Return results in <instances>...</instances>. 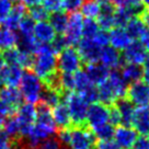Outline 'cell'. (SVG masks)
<instances>
[{
    "label": "cell",
    "mask_w": 149,
    "mask_h": 149,
    "mask_svg": "<svg viewBox=\"0 0 149 149\" xmlns=\"http://www.w3.org/2000/svg\"><path fill=\"white\" fill-rule=\"evenodd\" d=\"M77 52L81 57L82 63L90 64L97 63L99 61V56L101 52V47L93 41L92 38H84L82 37L77 44Z\"/></svg>",
    "instance_id": "11"
},
{
    "label": "cell",
    "mask_w": 149,
    "mask_h": 149,
    "mask_svg": "<svg viewBox=\"0 0 149 149\" xmlns=\"http://www.w3.org/2000/svg\"><path fill=\"white\" fill-rule=\"evenodd\" d=\"M19 91L21 93L22 100H25L26 103L37 104L41 102L42 93L44 91V82L32 71L26 70L23 72L22 79L19 84Z\"/></svg>",
    "instance_id": "3"
},
{
    "label": "cell",
    "mask_w": 149,
    "mask_h": 149,
    "mask_svg": "<svg viewBox=\"0 0 149 149\" xmlns=\"http://www.w3.org/2000/svg\"><path fill=\"white\" fill-rule=\"evenodd\" d=\"M139 40V43L144 46V48L147 52H149V28L146 26L143 33L140 34V36L138 37Z\"/></svg>",
    "instance_id": "49"
},
{
    "label": "cell",
    "mask_w": 149,
    "mask_h": 149,
    "mask_svg": "<svg viewBox=\"0 0 149 149\" xmlns=\"http://www.w3.org/2000/svg\"><path fill=\"white\" fill-rule=\"evenodd\" d=\"M84 0H64V10L68 12H76L80 9Z\"/></svg>",
    "instance_id": "45"
},
{
    "label": "cell",
    "mask_w": 149,
    "mask_h": 149,
    "mask_svg": "<svg viewBox=\"0 0 149 149\" xmlns=\"http://www.w3.org/2000/svg\"><path fill=\"white\" fill-rule=\"evenodd\" d=\"M48 22L52 25V28L54 29L56 34H64L67 26V22H68V15L63 10L53 12L48 17Z\"/></svg>",
    "instance_id": "29"
},
{
    "label": "cell",
    "mask_w": 149,
    "mask_h": 149,
    "mask_svg": "<svg viewBox=\"0 0 149 149\" xmlns=\"http://www.w3.org/2000/svg\"><path fill=\"white\" fill-rule=\"evenodd\" d=\"M10 1H12V2H13V1H14V0H10Z\"/></svg>",
    "instance_id": "59"
},
{
    "label": "cell",
    "mask_w": 149,
    "mask_h": 149,
    "mask_svg": "<svg viewBox=\"0 0 149 149\" xmlns=\"http://www.w3.org/2000/svg\"><path fill=\"white\" fill-rule=\"evenodd\" d=\"M23 68L13 64H6L0 72V86L18 88L23 76Z\"/></svg>",
    "instance_id": "13"
},
{
    "label": "cell",
    "mask_w": 149,
    "mask_h": 149,
    "mask_svg": "<svg viewBox=\"0 0 149 149\" xmlns=\"http://www.w3.org/2000/svg\"><path fill=\"white\" fill-rule=\"evenodd\" d=\"M3 122H5V118L0 116V134H1V132H2V127H3Z\"/></svg>",
    "instance_id": "56"
},
{
    "label": "cell",
    "mask_w": 149,
    "mask_h": 149,
    "mask_svg": "<svg viewBox=\"0 0 149 149\" xmlns=\"http://www.w3.org/2000/svg\"><path fill=\"white\" fill-rule=\"evenodd\" d=\"M13 7V2L10 0H0V26L3 25L10 11Z\"/></svg>",
    "instance_id": "41"
},
{
    "label": "cell",
    "mask_w": 149,
    "mask_h": 149,
    "mask_svg": "<svg viewBox=\"0 0 149 149\" xmlns=\"http://www.w3.org/2000/svg\"><path fill=\"white\" fill-rule=\"evenodd\" d=\"M148 56L147 51L139 42H132L123 51L122 59L128 63V64H136V65H143Z\"/></svg>",
    "instance_id": "14"
},
{
    "label": "cell",
    "mask_w": 149,
    "mask_h": 149,
    "mask_svg": "<svg viewBox=\"0 0 149 149\" xmlns=\"http://www.w3.org/2000/svg\"><path fill=\"white\" fill-rule=\"evenodd\" d=\"M14 110L13 107H11L9 104H7L5 101H2L1 99H0V116L6 118V117L10 116V115H12L14 113Z\"/></svg>",
    "instance_id": "48"
},
{
    "label": "cell",
    "mask_w": 149,
    "mask_h": 149,
    "mask_svg": "<svg viewBox=\"0 0 149 149\" xmlns=\"http://www.w3.org/2000/svg\"><path fill=\"white\" fill-rule=\"evenodd\" d=\"M92 40L97 43L101 48L104 46H107V45H109V33H107V31H103V30L100 29V31L92 37Z\"/></svg>",
    "instance_id": "44"
},
{
    "label": "cell",
    "mask_w": 149,
    "mask_h": 149,
    "mask_svg": "<svg viewBox=\"0 0 149 149\" xmlns=\"http://www.w3.org/2000/svg\"><path fill=\"white\" fill-rule=\"evenodd\" d=\"M61 100H63V92L56 90V89L45 87L42 93V98H41V102L40 103H43L44 105H46L47 107H49L52 110L58 103H61Z\"/></svg>",
    "instance_id": "28"
},
{
    "label": "cell",
    "mask_w": 149,
    "mask_h": 149,
    "mask_svg": "<svg viewBox=\"0 0 149 149\" xmlns=\"http://www.w3.org/2000/svg\"><path fill=\"white\" fill-rule=\"evenodd\" d=\"M92 149H97V148H95V147H93V148Z\"/></svg>",
    "instance_id": "58"
},
{
    "label": "cell",
    "mask_w": 149,
    "mask_h": 149,
    "mask_svg": "<svg viewBox=\"0 0 149 149\" xmlns=\"http://www.w3.org/2000/svg\"><path fill=\"white\" fill-rule=\"evenodd\" d=\"M0 99L5 101L7 104H9L14 110L21 104L22 102V97L18 88L14 87H7L3 86L0 88Z\"/></svg>",
    "instance_id": "27"
},
{
    "label": "cell",
    "mask_w": 149,
    "mask_h": 149,
    "mask_svg": "<svg viewBox=\"0 0 149 149\" xmlns=\"http://www.w3.org/2000/svg\"><path fill=\"white\" fill-rule=\"evenodd\" d=\"M52 115H53L54 122L58 128L63 130V128H69L72 126L68 109L65 103L63 102V100L61 103H58L56 107L52 109Z\"/></svg>",
    "instance_id": "24"
},
{
    "label": "cell",
    "mask_w": 149,
    "mask_h": 149,
    "mask_svg": "<svg viewBox=\"0 0 149 149\" xmlns=\"http://www.w3.org/2000/svg\"><path fill=\"white\" fill-rule=\"evenodd\" d=\"M132 43V38L124 28H113L109 33V45L117 51H124Z\"/></svg>",
    "instance_id": "17"
},
{
    "label": "cell",
    "mask_w": 149,
    "mask_h": 149,
    "mask_svg": "<svg viewBox=\"0 0 149 149\" xmlns=\"http://www.w3.org/2000/svg\"><path fill=\"white\" fill-rule=\"evenodd\" d=\"M121 67L122 70L120 74L127 84H134L137 81H141V79H143V67H141V65L125 63Z\"/></svg>",
    "instance_id": "26"
},
{
    "label": "cell",
    "mask_w": 149,
    "mask_h": 149,
    "mask_svg": "<svg viewBox=\"0 0 149 149\" xmlns=\"http://www.w3.org/2000/svg\"><path fill=\"white\" fill-rule=\"evenodd\" d=\"M107 82L109 84L110 89H111L113 95H114L115 101L125 97L126 90H127L128 86H127V82L123 79V77L121 76L120 71H117V70L110 71V74H109V78L107 79Z\"/></svg>",
    "instance_id": "19"
},
{
    "label": "cell",
    "mask_w": 149,
    "mask_h": 149,
    "mask_svg": "<svg viewBox=\"0 0 149 149\" xmlns=\"http://www.w3.org/2000/svg\"><path fill=\"white\" fill-rule=\"evenodd\" d=\"M125 98L133 105L147 107L149 104V86L144 81H137L127 87Z\"/></svg>",
    "instance_id": "9"
},
{
    "label": "cell",
    "mask_w": 149,
    "mask_h": 149,
    "mask_svg": "<svg viewBox=\"0 0 149 149\" xmlns=\"http://www.w3.org/2000/svg\"><path fill=\"white\" fill-rule=\"evenodd\" d=\"M63 102L68 109L72 126L86 125L87 111L89 104L84 101L82 97L76 91H67L63 93Z\"/></svg>",
    "instance_id": "4"
},
{
    "label": "cell",
    "mask_w": 149,
    "mask_h": 149,
    "mask_svg": "<svg viewBox=\"0 0 149 149\" xmlns=\"http://www.w3.org/2000/svg\"><path fill=\"white\" fill-rule=\"evenodd\" d=\"M6 66V63L3 61V58H2V56L0 55V72H1V70L3 69V67Z\"/></svg>",
    "instance_id": "55"
},
{
    "label": "cell",
    "mask_w": 149,
    "mask_h": 149,
    "mask_svg": "<svg viewBox=\"0 0 149 149\" xmlns=\"http://www.w3.org/2000/svg\"><path fill=\"white\" fill-rule=\"evenodd\" d=\"M1 133L10 140L20 137V124H19L17 117L14 116L13 114L5 118L3 127H2Z\"/></svg>",
    "instance_id": "31"
},
{
    "label": "cell",
    "mask_w": 149,
    "mask_h": 149,
    "mask_svg": "<svg viewBox=\"0 0 149 149\" xmlns=\"http://www.w3.org/2000/svg\"><path fill=\"white\" fill-rule=\"evenodd\" d=\"M143 5L146 7H149V0H143Z\"/></svg>",
    "instance_id": "57"
},
{
    "label": "cell",
    "mask_w": 149,
    "mask_h": 149,
    "mask_svg": "<svg viewBox=\"0 0 149 149\" xmlns=\"http://www.w3.org/2000/svg\"><path fill=\"white\" fill-rule=\"evenodd\" d=\"M97 149H120V147L116 145V143L113 139L109 140H97L95 143Z\"/></svg>",
    "instance_id": "47"
},
{
    "label": "cell",
    "mask_w": 149,
    "mask_h": 149,
    "mask_svg": "<svg viewBox=\"0 0 149 149\" xmlns=\"http://www.w3.org/2000/svg\"><path fill=\"white\" fill-rule=\"evenodd\" d=\"M81 57L74 47L68 46L58 53L57 70L61 74H74L81 68Z\"/></svg>",
    "instance_id": "6"
},
{
    "label": "cell",
    "mask_w": 149,
    "mask_h": 149,
    "mask_svg": "<svg viewBox=\"0 0 149 149\" xmlns=\"http://www.w3.org/2000/svg\"><path fill=\"white\" fill-rule=\"evenodd\" d=\"M34 25H35V22L26 14L21 20V22H20L18 29H17L19 31L18 35L19 36H30V35H33Z\"/></svg>",
    "instance_id": "39"
},
{
    "label": "cell",
    "mask_w": 149,
    "mask_h": 149,
    "mask_svg": "<svg viewBox=\"0 0 149 149\" xmlns=\"http://www.w3.org/2000/svg\"><path fill=\"white\" fill-rule=\"evenodd\" d=\"M100 31L97 20L94 19H84L82 24V37L84 38H92Z\"/></svg>",
    "instance_id": "37"
},
{
    "label": "cell",
    "mask_w": 149,
    "mask_h": 149,
    "mask_svg": "<svg viewBox=\"0 0 149 149\" xmlns=\"http://www.w3.org/2000/svg\"><path fill=\"white\" fill-rule=\"evenodd\" d=\"M20 3H22L25 8H31L34 6L41 5V0H20Z\"/></svg>",
    "instance_id": "53"
},
{
    "label": "cell",
    "mask_w": 149,
    "mask_h": 149,
    "mask_svg": "<svg viewBox=\"0 0 149 149\" xmlns=\"http://www.w3.org/2000/svg\"><path fill=\"white\" fill-rule=\"evenodd\" d=\"M111 2L115 8L116 7H123V6H125V0H111Z\"/></svg>",
    "instance_id": "54"
},
{
    "label": "cell",
    "mask_w": 149,
    "mask_h": 149,
    "mask_svg": "<svg viewBox=\"0 0 149 149\" xmlns=\"http://www.w3.org/2000/svg\"><path fill=\"white\" fill-rule=\"evenodd\" d=\"M92 134L94 135L97 140H109L113 138L114 135V126L110 123H105L102 125L95 126L93 128H90Z\"/></svg>",
    "instance_id": "36"
},
{
    "label": "cell",
    "mask_w": 149,
    "mask_h": 149,
    "mask_svg": "<svg viewBox=\"0 0 149 149\" xmlns=\"http://www.w3.org/2000/svg\"><path fill=\"white\" fill-rule=\"evenodd\" d=\"M0 149H14L11 140L8 139L2 133L0 134Z\"/></svg>",
    "instance_id": "50"
},
{
    "label": "cell",
    "mask_w": 149,
    "mask_h": 149,
    "mask_svg": "<svg viewBox=\"0 0 149 149\" xmlns=\"http://www.w3.org/2000/svg\"><path fill=\"white\" fill-rule=\"evenodd\" d=\"M19 41V35L15 31L9 30V29L0 28V48L1 49H10L17 47Z\"/></svg>",
    "instance_id": "30"
},
{
    "label": "cell",
    "mask_w": 149,
    "mask_h": 149,
    "mask_svg": "<svg viewBox=\"0 0 149 149\" xmlns=\"http://www.w3.org/2000/svg\"><path fill=\"white\" fill-rule=\"evenodd\" d=\"M33 35L38 43L51 44L57 34L48 21H41V22H36L34 25Z\"/></svg>",
    "instance_id": "21"
},
{
    "label": "cell",
    "mask_w": 149,
    "mask_h": 149,
    "mask_svg": "<svg viewBox=\"0 0 149 149\" xmlns=\"http://www.w3.org/2000/svg\"><path fill=\"white\" fill-rule=\"evenodd\" d=\"M80 13L84 19H94L97 20V18L100 14V3L97 0H84V2L82 6L80 7Z\"/></svg>",
    "instance_id": "35"
},
{
    "label": "cell",
    "mask_w": 149,
    "mask_h": 149,
    "mask_svg": "<svg viewBox=\"0 0 149 149\" xmlns=\"http://www.w3.org/2000/svg\"><path fill=\"white\" fill-rule=\"evenodd\" d=\"M99 61L107 69L116 70L118 67L122 66L123 59H122L120 52L110 45H107V46L102 47V49L100 52V56H99Z\"/></svg>",
    "instance_id": "16"
},
{
    "label": "cell",
    "mask_w": 149,
    "mask_h": 149,
    "mask_svg": "<svg viewBox=\"0 0 149 149\" xmlns=\"http://www.w3.org/2000/svg\"><path fill=\"white\" fill-rule=\"evenodd\" d=\"M2 58L6 64H13L22 68L30 69L33 63V55L20 51L18 47H13L10 49H6L2 53Z\"/></svg>",
    "instance_id": "12"
},
{
    "label": "cell",
    "mask_w": 149,
    "mask_h": 149,
    "mask_svg": "<svg viewBox=\"0 0 149 149\" xmlns=\"http://www.w3.org/2000/svg\"><path fill=\"white\" fill-rule=\"evenodd\" d=\"M139 18L141 19V21L144 22L145 25L149 28V7L141 10V12L139 13Z\"/></svg>",
    "instance_id": "52"
},
{
    "label": "cell",
    "mask_w": 149,
    "mask_h": 149,
    "mask_svg": "<svg viewBox=\"0 0 149 149\" xmlns=\"http://www.w3.org/2000/svg\"><path fill=\"white\" fill-rule=\"evenodd\" d=\"M134 15H136V14L128 7H126V6L116 7L115 10H114V28L115 26H117V28H125L126 23Z\"/></svg>",
    "instance_id": "32"
},
{
    "label": "cell",
    "mask_w": 149,
    "mask_h": 149,
    "mask_svg": "<svg viewBox=\"0 0 149 149\" xmlns=\"http://www.w3.org/2000/svg\"><path fill=\"white\" fill-rule=\"evenodd\" d=\"M84 17L80 12H71L68 17L67 26L64 32V37L68 46L77 45L78 42L82 38V24H84Z\"/></svg>",
    "instance_id": "8"
},
{
    "label": "cell",
    "mask_w": 149,
    "mask_h": 149,
    "mask_svg": "<svg viewBox=\"0 0 149 149\" xmlns=\"http://www.w3.org/2000/svg\"><path fill=\"white\" fill-rule=\"evenodd\" d=\"M84 71L87 72L88 77L94 86H99L103 84L104 81H107L110 74V69H107L105 66H103L101 63H98V61L86 64Z\"/></svg>",
    "instance_id": "18"
},
{
    "label": "cell",
    "mask_w": 149,
    "mask_h": 149,
    "mask_svg": "<svg viewBox=\"0 0 149 149\" xmlns=\"http://www.w3.org/2000/svg\"><path fill=\"white\" fill-rule=\"evenodd\" d=\"M101 10L100 14L97 18L99 26L103 31H110L111 29L114 28V10L115 7L112 5V2H107L100 5Z\"/></svg>",
    "instance_id": "22"
},
{
    "label": "cell",
    "mask_w": 149,
    "mask_h": 149,
    "mask_svg": "<svg viewBox=\"0 0 149 149\" xmlns=\"http://www.w3.org/2000/svg\"><path fill=\"white\" fill-rule=\"evenodd\" d=\"M53 49L55 51L56 54H58L59 52H61L63 49H65L66 47H68V44L66 42L65 37L63 36V34L56 35V37L54 38V41L51 43Z\"/></svg>",
    "instance_id": "43"
},
{
    "label": "cell",
    "mask_w": 149,
    "mask_h": 149,
    "mask_svg": "<svg viewBox=\"0 0 149 149\" xmlns=\"http://www.w3.org/2000/svg\"><path fill=\"white\" fill-rule=\"evenodd\" d=\"M109 105L101 102H94L92 104H89L86 123L90 128H93L95 126L109 123Z\"/></svg>",
    "instance_id": "10"
},
{
    "label": "cell",
    "mask_w": 149,
    "mask_h": 149,
    "mask_svg": "<svg viewBox=\"0 0 149 149\" xmlns=\"http://www.w3.org/2000/svg\"><path fill=\"white\" fill-rule=\"evenodd\" d=\"M0 49H1V48H0Z\"/></svg>",
    "instance_id": "61"
},
{
    "label": "cell",
    "mask_w": 149,
    "mask_h": 149,
    "mask_svg": "<svg viewBox=\"0 0 149 149\" xmlns=\"http://www.w3.org/2000/svg\"><path fill=\"white\" fill-rule=\"evenodd\" d=\"M137 136H138L137 132L133 127L118 126L116 130H114L113 140L116 143L120 148L128 149L134 146Z\"/></svg>",
    "instance_id": "15"
},
{
    "label": "cell",
    "mask_w": 149,
    "mask_h": 149,
    "mask_svg": "<svg viewBox=\"0 0 149 149\" xmlns=\"http://www.w3.org/2000/svg\"><path fill=\"white\" fill-rule=\"evenodd\" d=\"M97 139L87 124L71 126L69 128V140L66 147L68 149H92L95 147Z\"/></svg>",
    "instance_id": "5"
},
{
    "label": "cell",
    "mask_w": 149,
    "mask_h": 149,
    "mask_svg": "<svg viewBox=\"0 0 149 149\" xmlns=\"http://www.w3.org/2000/svg\"><path fill=\"white\" fill-rule=\"evenodd\" d=\"M31 69L33 74H36L43 82H46L58 72L56 53L51 45L43 44L38 47L35 57L33 58Z\"/></svg>",
    "instance_id": "2"
},
{
    "label": "cell",
    "mask_w": 149,
    "mask_h": 149,
    "mask_svg": "<svg viewBox=\"0 0 149 149\" xmlns=\"http://www.w3.org/2000/svg\"><path fill=\"white\" fill-rule=\"evenodd\" d=\"M74 91L81 93L88 90L89 88L93 87L94 84L91 82L87 72L82 69H79L74 74Z\"/></svg>",
    "instance_id": "34"
},
{
    "label": "cell",
    "mask_w": 149,
    "mask_h": 149,
    "mask_svg": "<svg viewBox=\"0 0 149 149\" xmlns=\"http://www.w3.org/2000/svg\"><path fill=\"white\" fill-rule=\"evenodd\" d=\"M134 130L140 133V135L149 136V107H137L135 109L133 124Z\"/></svg>",
    "instance_id": "20"
},
{
    "label": "cell",
    "mask_w": 149,
    "mask_h": 149,
    "mask_svg": "<svg viewBox=\"0 0 149 149\" xmlns=\"http://www.w3.org/2000/svg\"><path fill=\"white\" fill-rule=\"evenodd\" d=\"M25 15H26V8L22 3H15L12 7V9L10 11L8 18L6 19L2 26L6 29H9V30H12V31H15L18 29L21 20Z\"/></svg>",
    "instance_id": "25"
},
{
    "label": "cell",
    "mask_w": 149,
    "mask_h": 149,
    "mask_svg": "<svg viewBox=\"0 0 149 149\" xmlns=\"http://www.w3.org/2000/svg\"><path fill=\"white\" fill-rule=\"evenodd\" d=\"M143 65H144V67H143V79H144L145 84H147L149 86V54Z\"/></svg>",
    "instance_id": "51"
},
{
    "label": "cell",
    "mask_w": 149,
    "mask_h": 149,
    "mask_svg": "<svg viewBox=\"0 0 149 149\" xmlns=\"http://www.w3.org/2000/svg\"><path fill=\"white\" fill-rule=\"evenodd\" d=\"M14 112H15L14 116L17 117L20 124V137L25 138L35 122L37 107L35 104H30V103L20 104Z\"/></svg>",
    "instance_id": "7"
},
{
    "label": "cell",
    "mask_w": 149,
    "mask_h": 149,
    "mask_svg": "<svg viewBox=\"0 0 149 149\" xmlns=\"http://www.w3.org/2000/svg\"><path fill=\"white\" fill-rule=\"evenodd\" d=\"M128 149H130V148H128Z\"/></svg>",
    "instance_id": "60"
},
{
    "label": "cell",
    "mask_w": 149,
    "mask_h": 149,
    "mask_svg": "<svg viewBox=\"0 0 149 149\" xmlns=\"http://www.w3.org/2000/svg\"><path fill=\"white\" fill-rule=\"evenodd\" d=\"M133 147L134 149H149V136H137Z\"/></svg>",
    "instance_id": "46"
},
{
    "label": "cell",
    "mask_w": 149,
    "mask_h": 149,
    "mask_svg": "<svg viewBox=\"0 0 149 149\" xmlns=\"http://www.w3.org/2000/svg\"><path fill=\"white\" fill-rule=\"evenodd\" d=\"M115 104H116L118 113H120L122 126L132 127L133 118H134V113H135V107H134V105L125 97L116 100Z\"/></svg>",
    "instance_id": "23"
},
{
    "label": "cell",
    "mask_w": 149,
    "mask_h": 149,
    "mask_svg": "<svg viewBox=\"0 0 149 149\" xmlns=\"http://www.w3.org/2000/svg\"><path fill=\"white\" fill-rule=\"evenodd\" d=\"M127 34L130 35L132 40H138V37L140 36V34L143 33L146 25L144 22L141 21V19L139 18V15H134L133 18L130 19V21L126 23L125 28Z\"/></svg>",
    "instance_id": "33"
},
{
    "label": "cell",
    "mask_w": 149,
    "mask_h": 149,
    "mask_svg": "<svg viewBox=\"0 0 149 149\" xmlns=\"http://www.w3.org/2000/svg\"><path fill=\"white\" fill-rule=\"evenodd\" d=\"M41 3L48 12H57L64 9V0H41Z\"/></svg>",
    "instance_id": "40"
},
{
    "label": "cell",
    "mask_w": 149,
    "mask_h": 149,
    "mask_svg": "<svg viewBox=\"0 0 149 149\" xmlns=\"http://www.w3.org/2000/svg\"><path fill=\"white\" fill-rule=\"evenodd\" d=\"M30 149H64V146L59 143V140L57 138H48V139L44 140L43 143L38 144L36 147H33Z\"/></svg>",
    "instance_id": "42"
},
{
    "label": "cell",
    "mask_w": 149,
    "mask_h": 149,
    "mask_svg": "<svg viewBox=\"0 0 149 149\" xmlns=\"http://www.w3.org/2000/svg\"><path fill=\"white\" fill-rule=\"evenodd\" d=\"M64 149H65V148H64Z\"/></svg>",
    "instance_id": "62"
},
{
    "label": "cell",
    "mask_w": 149,
    "mask_h": 149,
    "mask_svg": "<svg viewBox=\"0 0 149 149\" xmlns=\"http://www.w3.org/2000/svg\"><path fill=\"white\" fill-rule=\"evenodd\" d=\"M28 15L34 22H41V21H47L48 20L49 12L42 5H37L29 8Z\"/></svg>",
    "instance_id": "38"
},
{
    "label": "cell",
    "mask_w": 149,
    "mask_h": 149,
    "mask_svg": "<svg viewBox=\"0 0 149 149\" xmlns=\"http://www.w3.org/2000/svg\"><path fill=\"white\" fill-rule=\"evenodd\" d=\"M56 130L57 126L52 115V110L43 103H40V105L37 107L35 122L25 137L28 149L36 147L44 140L51 138L56 134Z\"/></svg>",
    "instance_id": "1"
}]
</instances>
